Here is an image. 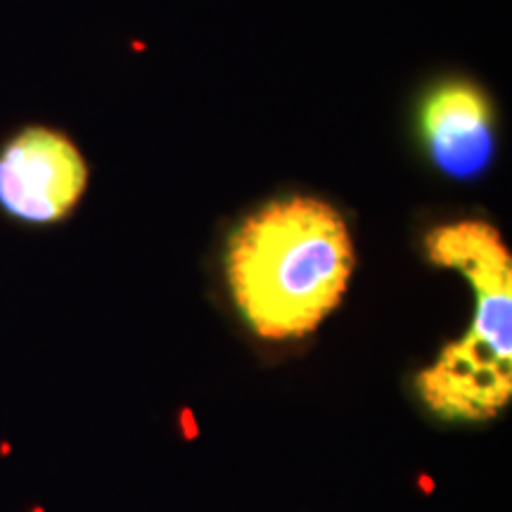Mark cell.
<instances>
[{
    "instance_id": "cell-3",
    "label": "cell",
    "mask_w": 512,
    "mask_h": 512,
    "mask_svg": "<svg viewBox=\"0 0 512 512\" xmlns=\"http://www.w3.org/2000/svg\"><path fill=\"white\" fill-rule=\"evenodd\" d=\"M88 185V164L72 138L29 126L0 147V209L31 226L67 219Z\"/></svg>"
},
{
    "instance_id": "cell-4",
    "label": "cell",
    "mask_w": 512,
    "mask_h": 512,
    "mask_svg": "<svg viewBox=\"0 0 512 512\" xmlns=\"http://www.w3.org/2000/svg\"><path fill=\"white\" fill-rule=\"evenodd\" d=\"M420 131L432 162L460 181L484 174L494 159V112L486 95L467 81H446L427 95Z\"/></svg>"
},
{
    "instance_id": "cell-1",
    "label": "cell",
    "mask_w": 512,
    "mask_h": 512,
    "mask_svg": "<svg viewBox=\"0 0 512 512\" xmlns=\"http://www.w3.org/2000/svg\"><path fill=\"white\" fill-rule=\"evenodd\" d=\"M354 273L347 221L316 197L275 200L230 235L226 278L240 316L264 339L309 335L337 309Z\"/></svg>"
},
{
    "instance_id": "cell-2",
    "label": "cell",
    "mask_w": 512,
    "mask_h": 512,
    "mask_svg": "<svg viewBox=\"0 0 512 512\" xmlns=\"http://www.w3.org/2000/svg\"><path fill=\"white\" fill-rule=\"evenodd\" d=\"M432 264L456 268L475 290V313L458 342L415 377V389L444 420H489L512 399V256L484 221L434 228L425 240Z\"/></svg>"
}]
</instances>
